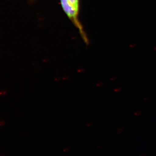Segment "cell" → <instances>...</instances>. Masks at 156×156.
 <instances>
[{
    "label": "cell",
    "mask_w": 156,
    "mask_h": 156,
    "mask_svg": "<svg viewBox=\"0 0 156 156\" xmlns=\"http://www.w3.org/2000/svg\"><path fill=\"white\" fill-rule=\"evenodd\" d=\"M78 11L79 10V0H67Z\"/></svg>",
    "instance_id": "obj_2"
},
{
    "label": "cell",
    "mask_w": 156,
    "mask_h": 156,
    "mask_svg": "<svg viewBox=\"0 0 156 156\" xmlns=\"http://www.w3.org/2000/svg\"><path fill=\"white\" fill-rule=\"evenodd\" d=\"M60 1H61V5L63 10L70 19L72 20L77 27L79 29V30L80 31L81 35H83L84 38H85V35L83 33V28L78 20L77 15L79 11L77 10L73 6L71 5L67 0H60ZM85 40L86 41H87L85 38Z\"/></svg>",
    "instance_id": "obj_1"
}]
</instances>
